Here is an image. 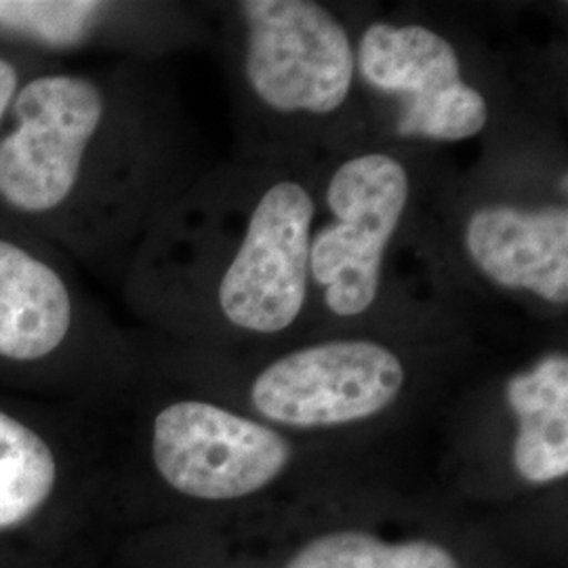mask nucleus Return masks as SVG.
Listing matches in <instances>:
<instances>
[{"instance_id":"obj_1","label":"nucleus","mask_w":568,"mask_h":568,"mask_svg":"<svg viewBox=\"0 0 568 568\" xmlns=\"http://www.w3.org/2000/svg\"><path fill=\"white\" fill-rule=\"evenodd\" d=\"M211 166L163 61L41 65L0 129V227L119 288L152 225Z\"/></svg>"},{"instance_id":"obj_2","label":"nucleus","mask_w":568,"mask_h":568,"mask_svg":"<svg viewBox=\"0 0 568 568\" xmlns=\"http://www.w3.org/2000/svg\"><path fill=\"white\" fill-rule=\"evenodd\" d=\"M318 164L213 163L145 234L119 291L145 337L220 356L307 339Z\"/></svg>"},{"instance_id":"obj_3","label":"nucleus","mask_w":568,"mask_h":568,"mask_svg":"<svg viewBox=\"0 0 568 568\" xmlns=\"http://www.w3.org/2000/svg\"><path fill=\"white\" fill-rule=\"evenodd\" d=\"M148 358L284 434L352 448L432 480L448 406L495 345L490 335L339 333L262 356H220L145 337Z\"/></svg>"},{"instance_id":"obj_4","label":"nucleus","mask_w":568,"mask_h":568,"mask_svg":"<svg viewBox=\"0 0 568 568\" xmlns=\"http://www.w3.org/2000/svg\"><path fill=\"white\" fill-rule=\"evenodd\" d=\"M455 161L377 135L321 161L310 230L307 339L339 333L490 335L448 281L434 239L432 203Z\"/></svg>"},{"instance_id":"obj_5","label":"nucleus","mask_w":568,"mask_h":568,"mask_svg":"<svg viewBox=\"0 0 568 568\" xmlns=\"http://www.w3.org/2000/svg\"><path fill=\"white\" fill-rule=\"evenodd\" d=\"M356 68L371 131L392 142L450 154L523 122L567 124L565 41L501 37L485 9L363 4Z\"/></svg>"},{"instance_id":"obj_6","label":"nucleus","mask_w":568,"mask_h":568,"mask_svg":"<svg viewBox=\"0 0 568 568\" xmlns=\"http://www.w3.org/2000/svg\"><path fill=\"white\" fill-rule=\"evenodd\" d=\"M105 410L116 493L152 490L203 514L264 516L339 488L406 480L377 457L267 426L164 373L148 354Z\"/></svg>"},{"instance_id":"obj_7","label":"nucleus","mask_w":568,"mask_h":568,"mask_svg":"<svg viewBox=\"0 0 568 568\" xmlns=\"http://www.w3.org/2000/svg\"><path fill=\"white\" fill-rule=\"evenodd\" d=\"M432 227L448 281L488 328L568 331L567 124H518L450 164Z\"/></svg>"},{"instance_id":"obj_8","label":"nucleus","mask_w":568,"mask_h":568,"mask_svg":"<svg viewBox=\"0 0 568 568\" xmlns=\"http://www.w3.org/2000/svg\"><path fill=\"white\" fill-rule=\"evenodd\" d=\"M363 2H209L236 156L321 163L373 138L356 68Z\"/></svg>"},{"instance_id":"obj_9","label":"nucleus","mask_w":568,"mask_h":568,"mask_svg":"<svg viewBox=\"0 0 568 568\" xmlns=\"http://www.w3.org/2000/svg\"><path fill=\"white\" fill-rule=\"evenodd\" d=\"M568 478V331L495 345L448 406L434 487L457 501L558 495Z\"/></svg>"},{"instance_id":"obj_10","label":"nucleus","mask_w":568,"mask_h":568,"mask_svg":"<svg viewBox=\"0 0 568 568\" xmlns=\"http://www.w3.org/2000/svg\"><path fill=\"white\" fill-rule=\"evenodd\" d=\"M142 331L121 325L60 251L0 227V392L102 405L142 373Z\"/></svg>"},{"instance_id":"obj_11","label":"nucleus","mask_w":568,"mask_h":568,"mask_svg":"<svg viewBox=\"0 0 568 568\" xmlns=\"http://www.w3.org/2000/svg\"><path fill=\"white\" fill-rule=\"evenodd\" d=\"M81 493H116L105 405L0 392V539L34 532Z\"/></svg>"},{"instance_id":"obj_12","label":"nucleus","mask_w":568,"mask_h":568,"mask_svg":"<svg viewBox=\"0 0 568 568\" xmlns=\"http://www.w3.org/2000/svg\"><path fill=\"white\" fill-rule=\"evenodd\" d=\"M201 44H211L209 4L0 0V47L44 65L164 61Z\"/></svg>"},{"instance_id":"obj_13","label":"nucleus","mask_w":568,"mask_h":568,"mask_svg":"<svg viewBox=\"0 0 568 568\" xmlns=\"http://www.w3.org/2000/svg\"><path fill=\"white\" fill-rule=\"evenodd\" d=\"M366 487L373 485L349 487L339 501L342 516H331V499L339 490L333 493L325 520L302 523V532L283 539L264 568H480L476 549L436 523L354 516L356 497Z\"/></svg>"},{"instance_id":"obj_14","label":"nucleus","mask_w":568,"mask_h":568,"mask_svg":"<svg viewBox=\"0 0 568 568\" xmlns=\"http://www.w3.org/2000/svg\"><path fill=\"white\" fill-rule=\"evenodd\" d=\"M41 65L44 63L30 60L21 53L0 47V129L7 121V114L20 91L21 82L26 81V77Z\"/></svg>"}]
</instances>
